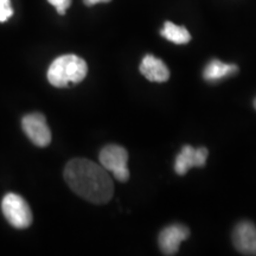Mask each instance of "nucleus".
Instances as JSON below:
<instances>
[{
  "label": "nucleus",
  "instance_id": "obj_4",
  "mask_svg": "<svg viewBox=\"0 0 256 256\" xmlns=\"http://www.w3.org/2000/svg\"><path fill=\"white\" fill-rule=\"evenodd\" d=\"M101 165L113 174L115 179L119 182H127L130 179V170L127 168L128 153L126 148L119 145H107L101 150Z\"/></svg>",
  "mask_w": 256,
  "mask_h": 256
},
{
  "label": "nucleus",
  "instance_id": "obj_3",
  "mask_svg": "<svg viewBox=\"0 0 256 256\" xmlns=\"http://www.w3.org/2000/svg\"><path fill=\"white\" fill-rule=\"evenodd\" d=\"M2 210L5 218L17 229L28 228L32 223L30 206L23 197L17 194H5L2 202Z\"/></svg>",
  "mask_w": 256,
  "mask_h": 256
},
{
  "label": "nucleus",
  "instance_id": "obj_1",
  "mask_svg": "<svg viewBox=\"0 0 256 256\" xmlns=\"http://www.w3.org/2000/svg\"><path fill=\"white\" fill-rule=\"evenodd\" d=\"M69 188L92 204H106L114 194V184L104 166L84 158L72 159L64 168Z\"/></svg>",
  "mask_w": 256,
  "mask_h": 256
},
{
  "label": "nucleus",
  "instance_id": "obj_7",
  "mask_svg": "<svg viewBox=\"0 0 256 256\" xmlns=\"http://www.w3.org/2000/svg\"><path fill=\"white\" fill-rule=\"evenodd\" d=\"M209 151L206 147L194 148L190 145L182 147V151L174 162V171L179 176H184L192 168H203L206 165Z\"/></svg>",
  "mask_w": 256,
  "mask_h": 256
},
{
  "label": "nucleus",
  "instance_id": "obj_10",
  "mask_svg": "<svg viewBox=\"0 0 256 256\" xmlns=\"http://www.w3.org/2000/svg\"><path fill=\"white\" fill-rule=\"evenodd\" d=\"M238 72V66L236 64H226L220 60H211L204 68L203 78L210 83L220 82L229 76L235 75Z\"/></svg>",
  "mask_w": 256,
  "mask_h": 256
},
{
  "label": "nucleus",
  "instance_id": "obj_12",
  "mask_svg": "<svg viewBox=\"0 0 256 256\" xmlns=\"http://www.w3.org/2000/svg\"><path fill=\"white\" fill-rule=\"evenodd\" d=\"M14 16V8L10 0H0V23H5Z\"/></svg>",
  "mask_w": 256,
  "mask_h": 256
},
{
  "label": "nucleus",
  "instance_id": "obj_8",
  "mask_svg": "<svg viewBox=\"0 0 256 256\" xmlns=\"http://www.w3.org/2000/svg\"><path fill=\"white\" fill-rule=\"evenodd\" d=\"M232 243L243 255L256 256V226L249 220L238 223L232 232Z\"/></svg>",
  "mask_w": 256,
  "mask_h": 256
},
{
  "label": "nucleus",
  "instance_id": "obj_15",
  "mask_svg": "<svg viewBox=\"0 0 256 256\" xmlns=\"http://www.w3.org/2000/svg\"><path fill=\"white\" fill-rule=\"evenodd\" d=\"M254 108L256 110V98H255V100H254Z\"/></svg>",
  "mask_w": 256,
  "mask_h": 256
},
{
  "label": "nucleus",
  "instance_id": "obj_6",
  "mask_svg": "<svg viewBox=\"0 0 256 256\" xmlns=\"http://www.w3.org/2000/svg\"><path fill=\"white\" fill-rule=\"evenodd\" d=\"M190 236V230L183 224H171L160 232L158 243L164 255L177 254L180 243Z\"/></svg>",
  "mask_w": 256,
  "mask_h": 256
},
{
  "label": "nucleus",
  "instance_id": "obj_13",
  "mask_svg": "<svg viewBox=\"0 0 256 256\" xmlns=\"http://www.w3.org/2000/svg\"><path fill=\"white\" fill-rule=\"evenodd\" d=\"M48 2L57 10L60 16L66 14V11L72 5V0H48Z\"/></svg>",
  "mask_w": 256,
  "mask_h": 256
},
{
  "label": "nucleus",
  "instance_id": "obj_11",
  "mask_svg": "<svg viewBox=\"0 0 256 256\" xmlns=\"http://www.w3.org/2000/svg\"><path fill=\"white\" fill-rule=\"evenodd\" d=\"M160 34L162 37L174 44H188L191 40V34L186 30V28L179 26L171 22H166Z\"/></svg>",
  "mask_w": 256,
  "mask_h": 256
},
{
  "label": "nucleus",
  "instance_id": "obj_5",
  "mask_svg": "<svg viewBox=\"0 0 256 256\" xmlns=\"http://www.w3.org/2000/svg\"><path fill=\"white\" fill-rule=\"evenodd\" d=\"M22 128L34 145L46 147L51 142V130L43 114H28L22 119Z\"/></svg>",
  "mask_w": 256,
  "mask_h": 256
},
{
  "label": "nucleus",
  "instance_id": "obj_9",
  "mask_svg": "<svg viewBox=\"0 0 256 256\" xmlns=\"http://www.w3.org/2000/svg\"><path fill=\"white\" fill-rule=\"evenodd\" d=\"M140 72L151 82L162 83L170 78V70L162 60L153 55H146L140 64Z\"/></svg>",
  "mask_w": 256,
  "mask_h": 256
},
{
  "label": "nucleus",
  "instance_id": "obj_14",
  "mask_svg": "<svg viewBox=\"0 0 256 256\" xmlns=\"http://www.w3.org/2000/svg\"><path fill=\"white\" fill-rule=\"evenodd\" d=\"M110 0H83V2H84L87 6H92V5H96L98 4V2H110Z\"/></svg>",
  "mask_w": 256,
  "mask_h": 256
},
{
  "label": "nucleus",
  "instance_id": "obj_2",
  "mask_svg": "<svg viewBox=\"0 0 256 256\" xmlns=\"http://www.w3.org/2000/svg\"><path fill=\"white\" fill-rule=\"evenodd\" d=\"M88 66L84 60L76 55H63L51 63L48 69V81L57 88L78 84L86 78Z\"/></svg>",
  "mask_w": 256,
  "mask_h": 256
}]
</instances>
